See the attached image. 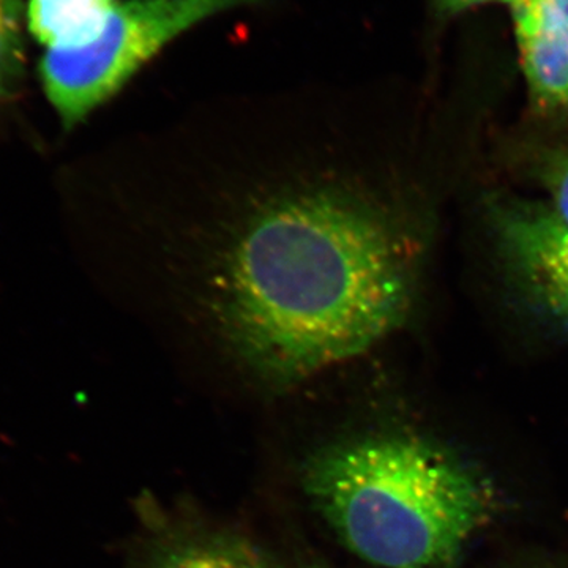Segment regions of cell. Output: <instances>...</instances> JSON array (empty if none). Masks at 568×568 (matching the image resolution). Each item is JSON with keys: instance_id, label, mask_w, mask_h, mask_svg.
Returning <instances> with one entry per match:
<instances>
[{"instance_id": "cell-1", "label": "cell", "mask_w": 568, "mask_h": 568, "mask_svg": "<svg viewBox=\"0 0 568 568\" xmlns=\"http://www.w3.org/2000/svg\"><path fill=\"white\" fill-rule=\"evenodd\" d=\"M186 148L144 222L152 290L271 386L364 354L405 320L390 220L332 160L328 129H242Z\"/></svg>"}, {"instance_id": "cell-2", "label": "cell", "mask_w": 568, "mask_h": 568, "mask_svg": "<svg viewBox=\"0 0 568 568\" xmlns=\"http://www.w3.org/2000/svg\"><path fill=\"white\" fill-rule=\"evenodd\" d=\"M313 506L358 558L381 568H455L497 507L491 480L413 433L321 448L304 467Z\"/></svg>"}, {"instance_id": "cell-3", "label": "cell", "mask_w": 568, "mask_h": 568, "mask_svg": "<svg viewBox=\"0 0 568 568\" xmlns=\"http://www.w3.org/2000/svg\"><path fill=\"white\" fill-rule=\"evenodd\" d=\"M261 0H126L99 39L73 50H48L40 63L44 92L65 129L108 102L153 55L215 14Z\"/></svg>"}, {"instance_id": "cell-4", "label": "cell", "mask_w": 568, "mask_h": 568, "mask_svg": "<svg viewBox=\"0 0 568 568\" xmlns=\"http://www.w3.org/2000/svg\"><path fill=\"white\" fill-rule=\"evenodd\" d=\"M493 231L508 275L528 304L568 332V223L549 204L504 201Z\"/></svg>"}, {"instance_id": "cell-5", "label": "cell", "mask_w": 568, "mask_h": 568, "mask_svg": "<svg viewBox=\"0 0 568 568\" xmlns=\"http://www.w3.org/2000/svg\"><path fill=\"white\" fill-rule=\"evenodd\" d=\"M508 9L532 106L568 115V0H511Z\"/></svg>"}, {"instance_id": "cell-6", "label": "cell", "mask_w": 568, "mask_h": 568, "mask_svg": "<svg viewBox=\"0 0 568 568\" xmlns=\"http://www.w3.org/2000/svg\"><path fill=\"white\" fill-rule=\"evenodd\" d=\"M119 0H29V31L48 50H73L99 39Z\"/></svg>"}, {"instance_id": "cell-7", "label": "cell", "mask_w": 568, "mask_h": 568, "mask_svg": "<svg viewBox=\"0 0 568 568\" xmlns=\"http://www.w3.org/2000/svg\"><path fill=\"white\" fill-rule=\"evenodd\" d=\"M153 568H272L250 545L211 540L175 549Z\"/></svg>"}, {"instance_id": "cell-8", "label": "cell", "mask_w": 568, "mask_h": 568, "mask_svg": "<svg viewBox=\"0 0 568 568\" xmlns=\"http://www.w3.org/2000/svg\"><path fill=\"white\" fill-rule=\"evenodd\" d=\"M24 73L21 0H0V102L21 91Z\"/></svg>"}, {"instance_id": "cell-9", "label": "cell", "mask_w": 568, "mask_h": 568, "mask_svg": "<svg viewBox=\"0 0 568 568\" xmlns=\"http://www.w3.org/2000/svg\"><path fill=\"white\" fill-rule=\"evenodd\" d=\"M540 181L549 205L568 223V151L551 153L540 168Z\"/></svg>"}, {"instance_id": "cell-10", "label": "cell", "mask_w": 568, "mask_h": 568, "mask_svg": "<svg viewBox=\"0 0 568 568\" xmlns=\"http://www.w3.org/2000/svg\"><path fill=\"white\" fill-rule=\"evenodd\" d=\"M489 3H504L508 7L511 0H432L433 11L440 20L458 17V14L478 9V7L489 6Z\"/></svg>"}, {"instance_id": "cell-11", "label": "cell", "mask_w": 568, "mask_h": 568, "mask_svg": "<svg viewBox=\"0 0 568 568\" xmlns=\"http://www.w3.org/2000/svg\"><path fill=\"white\" fill-rule=\"evenodd\" d=\"M532 568H544V567H532Z\"/></svg>"}]
</instances>
